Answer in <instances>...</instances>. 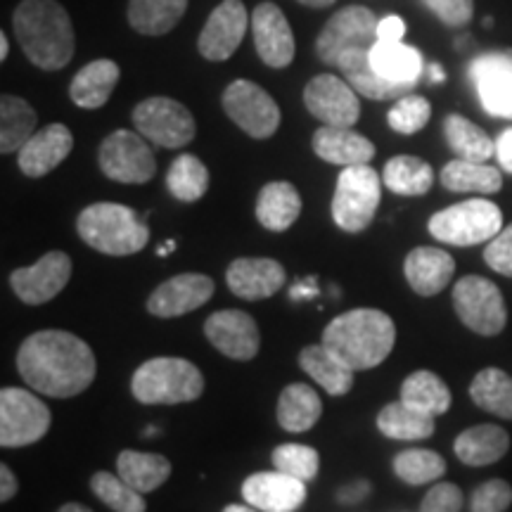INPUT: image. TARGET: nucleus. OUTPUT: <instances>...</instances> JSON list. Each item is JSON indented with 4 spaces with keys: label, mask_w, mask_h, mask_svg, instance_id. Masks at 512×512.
I'll use <instances>...</instances> for the list:
<instances>
[{
    "label": "nucleus",
    "mask_w": 512,
    "mask_h": 512,
    "mask_svg": "<svg viewBox=\"0 0 512 512\" xmlns=\"http://www.w3.org/2000/svg\"><path fill=\"white\" fill-rule=\"evenodd\" d=\"M17 370L34 392L69 399L91 387L98 363L81 337L64 330H41L19 347Z\"/></svg>",
    "instance_id": "obj_1"
},
{
    "label": "nucleus",
    "mask_w": 512,
    "mask_h": 512,
    "mask_svg": "<svg viewBox=\"0 0 512 512\" xmlns=\"http://www.w3.org/2000/svg\"><path fill=\"white\" fill-rule=\"evenodd\" d=\"M15 36L31 64L46 72L64 69L74 57V27L57 0H22L12 17Z\"/></svg>",
    "instance_id": "obj_2"
},
{
    "label": "nucleus",
    "mask_w": 512,
    "mask_h": 512,
    "mask_svg": "<svg viewBox=\"0 0 512 512\" xmlns=\"http://www.w3.org/2000/svg\"><path fill=\"white\" fill-rule=\"evenodd\" d=\"M394 320L377 309H354L337 316L323 332V344L354 370H370L392 354Z\"/></svg>",
    "instance_id": "obj_3"
},
{
    "label": "nucleus",
    "mask_w": 512,
    "mask_h": 512,
    "mask_svg": "<svg viewBox=\"0 0 512 512\" xmlns=\"http://www.w3.org/2000/svg\"><path fill=\"white\" fill-rule=\"evenodd\" d=\"M76 228L88 247L107 256H131L150 240V230L136 211L114 202H98L83 209Z\"/></svg>",
    "instance_id": "obj_4"
},
{
    "label": "nucleus",
    "mask_w": 512,
    "mask_h": 512,
    "mask_svg": "<svg viewBox=\"0 0 512 512\" xmlns=\"http://www.w3.org/2000/svg\"><path fill=\"white\" fill-rule=\"evenodd\" d=\"M131 392L147 406H174L200 399L204 392V377L195 363L185 358H152L145 361L131 380Z\"/></svg>",
    "instance_id": "obj_5"
},
{
    "label": "nucleus",
    "mask_w": 512,
    "mask_h": 512,
    "mask_svg": "<svg viewBox=\"0 0 512 512\" xmlns=\"http://www.w3.org/2000/svg\"><path fill=\"white\" fill-rule=\"evenodd\" d=\"M503 230V214L489 200H465L430 219V233L444 245L472 247L494 240Z\"/></svg>",
    "instance_id": "obj_6"
},
{
    "label": "nucleus",
    "mask_w": 512,
    "mask_h": 512,
    "mask_svg": "<svg viewBox=\"0 0 512 512\" xmlns=\"http://www.w3.org/2000/svg\"><path fill=\"white\" fill-rule=\"evenodd\" d=\"M382 178L370 164L344 166L332 197V219L347 233H361L375 219L380 207Z\"/></svg>",
    "instance_id": "obj_7"
},
{
    "label": "nucleus",
    "mask_w": 512,
    "mask_h": 512,
    "mask_svg": "<svg viewBox=\"0 0 512 512\" xmlns=\"http://www.w3.org/2000/svg\"><path fill=\"white\" fill-rule=\"evenodd\" d=\"M50 430V411L27 389L5 387L0 392V444L5 448L31 446Z\"/></svg>",
    "instance_id": "obj_8"
},
{
    "label": "nucleus",
    "mask_w": 512,
    "mask_h": 512,
    "mask_svg": "<svg viewBox=\"0 0 512 512\" xmlns=\"http://www.w3.org/2000/svg\"><path fill=\"white\" fill-rule=\"evenodd\" d=\"M453 306L465 328L484 337H494L503 332L508 323L503 294L491 280L479 275H465L453 287Z\"/></svg>",
    "instance_id": "obj_9"
},
{
    "label": "nucleus",
    "mask_w": 512,
    "mask_h": 512,
    "mask_svg": "<svg viewBox=\"0 0 512 512\" xmlns=\"http://www.w3.org/2000/svg\"><path fill=\"white\" fill-rule=\"evenodd\" d=\"M133 124L140 136L159 147H185L197 133L195 117L190 110L171 98H147L133 110Z\"/></svg>",
    "instance_id": "obj_10"
},
{
    "label": "nucleus",
    "mask_w": 512,
    "mask_h": 512,
    "mask_svg": "<svg viewBox=\"0 0 512 512\" xmlns=\"http://www.w3.org/2000/svg\"><path fill=\"white\" fill-rule=\"evenodd\" d=\"M98 162L102 174L117 183L126 185H140L152 181L157 171L155 155H152L150 145L145 143V138L140 133L126 131H114L102 140Z\"/></svg>",
    "instance_id": "obj_11"
},
{
    "label": "nucleus",
    "mask_w": 512,
    "mask_h": 512,
    "mask_svg": "<svg viewBox=\"0 0 512 512\" xmlns=\"http://www.w3.org/2000/svg\"><path fill=\"white\" fill-rule=\"evenodd\" d=\"M223 110L242 131L256 140L271 138L280 126V107L252 81H233L223 93Z\"/></svg>",
    "instance_id": "obj_12"
},
{
    "label": "nucleus",
    "mask_w": 512,
    "mask_h": 512,
    "mask_svg": "<svg viewBox=\"0 0 512 512\" xmlns=\"http://www.w3.org/2000/svg\"><path fill=\"white\" fill-rule=\"evenodd\" d=\"M377 22L380 19L375 17V12L363 5H351V8L335 12L318 34V57L325 64H335L344 50L373 48L377 41Z\"/></svg>",
    "instance_id": "obj_13"
},
{
    "label": "nucleus",
    "mask_w": 512,
    "mask_h": 512,
    "mask_svg": "<svg viewBox=\"0 0 512 512\" xmlns=\"http://www.w3.org/2000/svg\"><path fill=\"white\" fill-rule=\"evenodd\" d=\"M304 102L306 110L325 126L351 128L361 117V102L351 83L332 74L313 76L304 91Z\"/></svg>",
    "instance_id": "obj_14"
},
{
    "label": "nucleus",
    "mask_w": 512,
    "mask_h": 512,
    "mask_svg": "<svg viewBox=\"0 0 512 512\" xmlns=\"http://www.w3.org/2000/svg\"><path fill=\"white\" fill-rule=\"evenodd\" d=\"M69 278H72V259L53 249L43 254L34 266L17 268L10 275V285L24 304L41 306L55 299L67 287Z\"/></svg>",
    "instance_id": "obj_15"
},
{
    "label": "nucleus",
    "mask_w": 512,
    "mask_h": 512,
    "mask_svg": "<svg viewBox=\"0 0 512 512\" xmlns=\"http://www.w3.org/2000/svg\"><path fill=\"white\" fill-rule=\"evenodd\" d=\"M247 10L242 0H223L204 24L197 48L209 62H226L240 48L247 34Z\"/></svg>",
    "instance_id": "obj_16"
},
{
    "label": "nucleus",
    "mask_w": 512,
    "mask_h": 512,
    "mask_svg": "<svg viewBox=\"0 0 512 512\" xmlns=\"http://www.w3.org/2000/svg\"><path fill=\"white\" fill-rule=\"evenodd\" d=\"M204 335L223 356L233 361H252L261 347L256 320L238 309L211 313L204 323Z\"/></svg>",
    "instance_id": "obj_17"
},
{
    "label": "nucleus",
    "mask_w": 512,
    "mask_h": 512,
    "mask_svg": "<svg viewBox=\"0 0 512 512\" xmlns=\"http://www.w3.org/2000/svg\"><path fill=\"white\" fill-rule=\"evenodd\" d=\"M467 76L475 81L482 107L491 117L512 119V53L477 57Z\"/></svg>",
    "instance_id": "obj_18"
},
{
    "label": "nucleus",
    "mask_w": 512,
    "mask_h": 512,
    "mask_svg": "<svg viewBox=\"0 0 512 512\" xmlns=\"http://www.w3.org/2000/svg\"><path fill=\"white\" fill-rule=\"evenodd\" d=\"M214 297V280L202 273L174 275L147 299V311L157 318H178L200 309Z\"/></svg>",
    "instance_id": "obj_19"
},
{
    "label": "nucleus",
    "mask_w": 512,
    "mask_h": 512,
    "mask_svg": "<svg viewBox=\"0 0 512 512\" xmlns=\"http://www.w3.org/2000/svg\"><path fill=\"white\" fill-rule=\"evenodd\" d=\"M252 34L256 53L268 67L285 69L294 60L297 43H294V34L285 12L275 3L256 5L252 15Z\"/></svg>",
    "instance_id": "obj_20"
},
{
    "label": "nucleus",
    "mask_w": 512,
    "mask_h": 512,
    "mask_svg": "<svg viewBox=\"0 0 512 512\" xmlns=\"http://www.w3.org/2000/svg\"><path fill=\"white\" fill-rule=\"evenodd\" d=\"M242 498L261 512H294L306 501V482L285 472H256L242 484Z\"/></svg>",
    "instance_id": "obj_21"
},
{
    "label": "nucleus",
    "mask_w": 512,
    "mask_h": 512,
    "mask_svg": "<svg viewBox=\"0 0 512 512\" xmlns=\"http://www.w3.org/2000/svg\"><path fill=\"white\" fill-rule=\"evenodd\" d=\"M285 280V266L275 259H235L226 271L228 290L247 302L273 297Z\"/></svg>",
    "instance_id": "obj_22"
},
{
    "label": "nucleus",
    "mask_w": 512,
    "mask_h": 512,
    "mask_svg": "<svg viewBox=\"0 0 512 512\" xmlns=\"http://www.w3.org/2000/svg\"><path fill=\"white\" fill-rule=\"evenodd\" d=\"M74 147L72 131L64 124H50L34 133L27 145L17 152V164L24 176L41 178L57 169Z\"/></svg>",
    "instance_id": "obj_23"
},
{
    "label": "nucleus",
    "mask_w": 512,
    "mask_h": 512,
    "mask_svg": "<svg viewBox=\"0 0 512 512\" xmlns=\"http://www.w3.org/2000/svg\"><path fill=\"white\" fill-rule=\"evenodd\" d=\"M335 67L347 76L351 88H354L358 95H366L368 100H399L415 88L408 86V83H392L382 79V76L373 69V64H370V48L344 50V53L337 57Z\"/></svg>",
    "instance_id": "obj_24"
},
{
    "label": "nucleus",
    "mask_w": 512,
    "mask_h": 512,
    "mask_svg": "<svg viewBox=\"0 0 512 512\" xmlns=\"http://www.w3.org/2000/svg\"><path fill=\"white\" fill-rule=\"evenodd\" d=\"M453 271H456V261L439 247H415L403 261V273H406L408 285L420 297H434V294L446 290V285L453 278Z\"/></svg>",
    "instance_id": "obj_25"
},
{
    "label": "nucleus",
    "mask_w": 512,
    "mask_h": 512,
    "mask_svg": "<svg viewBox=\"0 0 512 512\" xmlns=\"http://www.w3.org/2000/svg\"><path fill=\"white\" fill-rule=\"evenodd\" d=\"M313 152L323 162L339 166L370 164L375 157V145L366 136L351 131V128L323 126L313 133Z\"/></svg>",
    "instance_id": "obj_26"
},
{
    "label": "nucleus",
    "mask_w": 512,
    "mask_h": 512,
    "mask_svg": "<svg viewBox=\"0 0 512 512\" xmlns=\"http://www.w3.org/2000/svg\"><path fill=\"white\" fill-rule=\"evenodd\" d=\"M370 64L382 79L408 86H418L425 69L420 50L401 41H375L370 48Z\"/></svg>",
    "instance_id": "obj_27"
},
{
    "label": "nucleus",
    "mask_w": 512,
    "mask_h": 512,
    "mask_svg": "<svg viewBox=\"0 0 512 512\" xmlns=\"http://www.w3.org/2000/svg\"><path fill=\"white\" fill-rule=\"evenodd\" d=\"M299 366L330 396H344L354 387V370L337 358L325 344H311L299 354Z\"/></svg>",
    "instance_id": "obj_28"
},
{
    "label": "nucleus",
    "mask_w": 512,
    "mask_h": 512,
    "mask_svg": "<svg viewBox=\"0 0 512 512\" xmlns=\"http://www.w3.org/2000/svg\"><path fill=\"white\" fill-rule=\"evenodd\" d=\"M302 214V197L292 183L275 181L264 185L256 200V219L266 230L285 233Z\"/></svg>",
    "instance_id": "obj_29"
},
{
    "label": "nucleus",
    "mask_w": 512,
    "mask_h": 512,
    "mask_svg": "<svg viewBox=\"0 0 512 512\" xmlns=\"http://www.w3.org/2000/svg\"><path fill=\"white\" fill-rule=\"evenodd\" d=\"M119 76V64L112 60H95L91 64H86V67L74 76L72 86H69V95H72L74 105L83 107V110H98V107L107 105Z\"/></svg>",
    "instance_id": "obj_30"
},
{
    "label": "nucleus",
    "mask_w": 512,
    "mask_h": 512,
    "mask_svg": "<svg viewBox=\"0 0 512 512\" xmlns=\"http://www.w3.org/2000/svg\"><path fill=\"white\" fill-rule=\"evenodd\" d=\"M456 456L470 467L494 465L510 448V437L498 425H477L456 439Z\"/></svg>",
    "instance_id": "obj_31"
},
{
    "label": "nucleus",
    "mask_w": 512,
    "mask_h": 512,
    "mask_svg": "<svg viewBox=\"0 0 512 512\" xmlns=\"http://www.w3.org/2000/svg\"><path fill=\"white\" fill-rule=\"evenodd\" d=\"M320 413H323V403H320V396L311 384H287L280 394L278 422L285 432H309L318 422Z\"/></svg>",
    "instance_id": "obj_32"
},
{
    "label": "nucleus",
    "mask_w": 512,
    "mask_h": 512,
    "mask_svg": "<svg viewBox=\"0 0 512 512\" xmlns=\"http://www.w3.org/2000/svg\"><path fill=\"white\" fill-rule=\"evenodd\" d=\"M188 0H128V24L143 36H162L181 22Z\"/></svg>",
    "instance_id": "obj_33"
},
{
    "label": "nucleus",
    "mask_w": 512,
    "mask_h": 512,
    "mask_svg": "<svg viewBox=\"0 0 512 512\" xmlns=\"http://www.w3.org/2000/svg\"><path fill=\"white\" fill-rule=\"evenodd\" d=\"M117 472L126 484L140 494H150L162 486L171 477L169 458L159 453H140V451H121L117 458Z\"/></svg>",
    "instance_id": "obj_34"
},
{
    "label": "nucleus",
    "mask_w": 512,
    "mask_h": 512,
    "mask_svg": "<svg viewBox=\"0 0 512 512\" xmlns=\"http://www.w3.org/2000/svg\"><path fill=\"white\" fill-rule=\"evenodd\" d=\"M377 430L396 441H418L434 434V415L422 413L408 403L396 401L377 415Z\"/></svg>",
    "instance_id": "obj_35"
},
{
    "label": "nucleus",
    "mask_w": 512,
    "mask_h": 512,
    "mask_svg": "<svg viewBox=\"0 0 512 512\" xmlns=\"http://www.w3.org/2000/svg\"><path fill=\"white\" fill-rule=\"evenodd\" d=\"M36 112L27 100L17 95H3L0 98V152L10 155L19 152L27 140L34 136Z\"/></svg>",
    "instance_id": "obj_36"
},
{
    "label": "nucleus",
    "mask_w": 512,
    "mask_h": 512,
    "mask_svg": "<svg viewBox=\"0 0 512 512\" xmlns=\"http://www.w3.org/2000/svg\"><path fill=\"white\" fill-rule=\"evenodd\" d=\"M441 185L451 192H479L491 195L503 185L501 171L486 162H467V159H453L441 171Z\"/></svg>",
    "instance_id": "obj_37"
},
{
    "label": "nucleus",
    "mask_w": 512,
    "mask_h": 512,
    "mask_svg": "<svg viewBox=\"0 0 512 512\" xmlns=\"http://www.w3.org/2000/svg\"><path fill=\"white\" fill-rule=\"evenodd\" d=\"M382 183L396 195L420 197L432 190L434 171L427 162L413 155H399L384 164Z\"/></svg>",
    "instance_id": "obj_38"
},
{
    "label": "nucleus",
    "mask_w": 512,
    "mask_h": 512,
    "mask_svg": "<svg viewBox=\"0 0 512 512\" xmlns=\"http://www.w3.org/2000/svg\"><path fill=\"white\" fill-rule=\"evenodd\" d=\"M444 136L458 159L467 162H489L496 155V143L477 124L460 114H448L444 121Z\"/></svg>",
    "instance_id": "obj_39"
},
{
    "label": "nucleus",
    "mask_w": 512,
    "mask_h": 512,
    "mask_svg": "<svg viewBox=\"0 0 512 512\" xmlns=\"http://www.w3.org/2000/svg\"><path fill=\"white\" fill-rule=\"evenodd\" d=\"M401 401L437 418L451 408V392L439 375L430 373V370H418L403 380Z\"/></svg>",
    "instance_id": "obj_40"
},
{
    "label": "nucleus",
    "mask_w": 512,
    "mask_h": 512,
    "mask_svg": "<svg viewBox=\"0 0 512 512\" xmlns=\"http://www.w3.org/2000/svg\"><path fill=\"white\" fill-rule=\"evenodd\" d=\"M470 396L486 413L512 420V380L498 368H484L470 384Z\"/></svg>",
    "instance_id": "obj_41"
},
{
    "label": "nucleus",
    "mask_w": 512,
    "mask_h": 512,
    "mask_svg": "<svg viewBox=\"0 0 512 512\" xmlns=\"http://www.w3.org/2000/svg\"><path fill=\"white\" fill-rule=\"evenodd\" d=\"M166 188L181 202L202 200L209 188V171L195 155H181L174 159L166 174Z\"/></svg>",
    "instance_id": "obj_42"
},
{
    "label": "nucleus",
    "mask_w": 512,
    "mask_h": 512,
    "mask_svg": "<svg viewBox=\"0 0 512 512\" xmlns=\"http://www.w3.org/2000/svg\"><path fill=\"white\" fill-rule=\"evenodd\" d=\"M394 472L401 482L422 486L446 475V460L427 448H408L394 458Z\"/></svg>",
    "instance_id": "obj_43"
},
{
    "label": "nucleus",
    "mask_w": 512,
    "mask_h": 512,
    "mask_svg": "<svg viewBox=\"0 0 512 512\" xmlns=\"http://www.w3.org/2000/svg\"><path fill=\"white\" fill-rule=\"evenodd\" d=\"M93 494L114 512H145L147 503L140 491L126 484L119 475L110 472H95L91 479Z\"/></svg>",
    "instance_id": "obj_44"
},
{
    "label": "nucleus",
    "mask_w": 512,
    "mask_h": 512,
    "mask_svg": "<svg viewBox=\"0 0 512 512\" xmlns=\"http://www.w3.org/2000/svg\"><path fill=\"white\" fill-rule=\"evenodd\" d=\"M275 470L285 472V475L311 482L318 475L320 456L316 448L302 444H283L273 451Z\"/></svg>",
    "instance_id": "obj_45"
},
{
    "label": "nucleus",
    "mask_w": 512,
    "mask_h": 512,
    "mask_svg": "<svg viewBox=\"0 0 512 512\" xmlns=\"http://www.w3.org/2000/svg\"><path fill=\"white\" fill-rule=\"evenodd\" d=\"M430 117L432 105L422 95H403V98L396 100L392 110H389L387 121L396 133L413 136V133H418L427 126Z\"/></svg>",
    "instance_id": "obj_46"
},
{
    "label": "nucleus",
    "mask_w": 512,
    "mask_h": 512,
    "mask_svg": "<svg viewBox=\"0 0 512 512\" xmlns=\"http://www.w3.org/2000/svg\"><path fill=\"white\" fill-rule=\"evenodd\" d=\"M512 503V486L505 479H489L472 494V512H505Z\"/></svg>",
    "instance_id": "obj_47"
},
{
    "label": "nucleus",
    "mask_w": 512,
    "mask_h": 512,
    "mask_svg": "<svg viewBox=\"0 0 512 512\" xmlns=\"http://www.w3.org/2000/svg\"><path fill=\"white\" fill-rule=\"evenodd\" d=\"M463 510V491L456 484H434L422 498L420 512H460Z\"/></svg>",
    "instance_id": "obj_48"
},
{
    "label": "nucleus",
    "mask_w": 512,
    "mask_h": 512,
    "mask_svg": "<svg viewBox=\"0 0 512 512\" xmlns=\"http://www.w3.org/2000/svg\"><path fill=\"white\" fill-rule=\"evenodd\" d=\"M484 261L494 268L496 273L512 278V223L503 228L494 240L484 249Z\"/></svg>",
    "instance_id": "obj_49"
},
{
    "label": "nucleus",
    "mask_w": 512,
    "mask_h": 512,
    "mask_svg": "<svg viewBox=\"0 0 512 512\" xmlns=\"http://www.w3.org/2000/svg\"><path fill=\"white\" fill-rule=\"evenodd\" d=\"M446 27H463L472 19L475 3L472 0H422Z\"/></svg>",
    "instance_id": "obj_50"
},
{
    "label": "nucleus",
    "mask_w": 512,
    "mask_h": 512,
    "mask_svg": "<svg viewBox=\"0 0 512 512\" xmlns=\"http://www.w3.org/2000/svg\"><path fill=\"white\" fill-rule=\"evenodd\" d=\"M406 34V24L399 15H387L377 22V41H401Z\"/></svg>",
    "instance_id": "obj_51"
},
{
    "label": "nucleus",
    "mask_w": 512,
    "mask_h": 512,
    "mask_svg": "<svg viewBox=\"0 0 512 512\" xmlns=\"http://www.w3.org/2000/svg\"><path fill=\"white\" fill-rule=\"evenodd\" d=\"M496 157H498V164H501V169L512 174V128H505L501 136H498Z\"/></svg>",
    "instance_id": "obj_52"
},
{
    "label": "nucleus",
    "mask_w": 512,
    "mask_h": 512,
    "mask_svg": "<svg viewBox=\"0 0 512 512\" xmlns=\"http://www.w3.org/2000/svg\"><path fill=\"white\" fill-rule=\"evenodd\" d=\"M370 494V484L368 482H354V484H347L344 489H339V503L344 505H356L361 503L363 498Z\"/></svg>",
    "instance_id": "obj_53"
},
{
    "label": "nucleus",
    "mask_w": 512,
    "mask_h": 512,
    "mask_svg": "<svg viewBox=\"0 0 512 512\" xmlns=\"http://www.w3.org/2000/svg\"><path fill=\"white\" fill-rule=\"evenodd\" d=\"M17 489L19 484L15 472H12L8 465H0V501L8 503L10 498L17 496Z\"/></svg>",
    "instance_id": "obj_54"
},
{
    "label": "nucleus",
    "mask_w": 512,
    "mask_h": 512,
    "mask_svg": "<svg viewBox=\"0 0 512 512\" xmlns=\"http://www.w3.org/2000/svg\"><path fill=\"white\" fill-rule=\"evenodd\" d=\"M299 3L306 5V8H316V10H320V8H330V5L335 3V0H299Z\"/></svg>",
    "instance_id": "obj_55"
},
{
    "label": "nucleus",
    "mask_w": 512,
    "mask_h": 512,
    "mask_svg": "<svg viewBox=\"0 0 512 512\" xmlns=\"http://www.w3.org/2000/svg\"><path fill=\"white\" fill-rule=\"evenodd\" d=\"M444 79H446L444 69H441L439 64H430V81H432V83H441Z\"/></svg>",
    "instance_id": "obj_56"
},
{
    "label": "nucleus",
    "mask_w": 512,
    "mask_h": 512,
    "mask_svg": "<svg viewBox=\"0 0 512 512\" xmlns=\"http://www.w3.org/2000/svg\"><path fill=\"white\" fill-rule=\"evenodd\" d=\"M57 512H93V510L86 508V505H81V503H67V505H62Z\"/></svg>",
    "instance_id": "obj_57"
},
{
    "label": "nucleus",
    "mask_w": 512,
    "mask_h": 512,
    "mask_svg": "<svg viewBox=\"0 0 512 512\" xmlns=\"http://www.w3.org/2000/svg\"><path fill=\"white\" fill-rule=\"evenodd\" d=\"M223 512H259L254 508V505H238V503H233V505H226V508H223Z\"/></svg>",
    "instance_id": "obj_58"
},
{
    "label": "nucleus",
    "mask_w": 512,
    "mask_h": 512,
    "mask_svg": "<svg viewBox=\"0 0 512 512\" xmlns=\"http://www.w3.org/2000/svg\"><path fill=\"white\" fill-rule=\"evenodd\" d=\"M8 53H10V46H8V36H5V34H0V60H5V57H8Z\"/></svg>",
    "instance_id": "obj_59"
},
{
    "label": "nucleus",
    "mask_w": 512,
    "mask_h": 512,
    "mask_svg": "<svg viewBox=\"0 0 512 512\" xmlns=\"http://www.w3.org/2000/svg\"><path fill=\"white\" fill-rule=\"evenodd\" d=\"M174 247H176V242H174V240H169V242H166L164 247H159V256H166V254H171V249H174Z\"/></svg>",
    "instance_id": "obj_60"
}]
</instances>
